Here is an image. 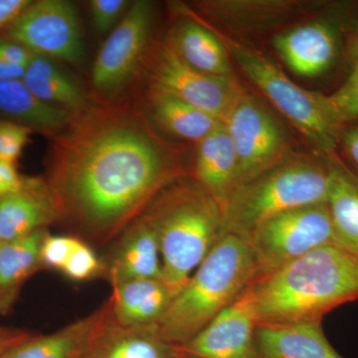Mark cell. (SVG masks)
Here are the masks:
<instances>
[{"label":"cell","instance_id":"cell-1","mask_svg":"<svg viewBox=\"0 0 358 358\" xmlns=\"http://www.w3.org/2000/svg\"><path fill=\"white\" fill-rule=\"evenodd\" d=\"M84 115L56 147L47 185L60 219L80 236L105 245L140 217L169 169L134 115Z\"/></svg>","mask_w":358,"mask_h":358},{"label":"cell","instance_id":"cell-2","mask_svg":"<svg viewBox=\"0 0 358 358\" xmlns=\"http://www.w3.org/2000/svg\"><path fill=\"white\" fill-rule=\"evenodd\" d=\"M257 326L322 324L358 300V259L336 244L313 250L247 289Z\"/></svg>","mask_w":358,"mask_h":358},{"label":"cell","instance_id":"cell-3","mask_svg":"<svg viewBox=\"0 0 358 358\" xmlns=\"http://www.w3.org/2000/svg\"><path fill=\"white\" fill-rule=\"evenodd\" d=\"M255 280L248 241L224 234L176 294L159 324L157 334L182 346L232 305Z\"/></svg>","mask_w":358,"mask_h":358},{"label":"cell","instance_id":"cell-4","mask_svg":"<svg viewBox=\"0 0 358 358\" xmlns=\"http://www.w3.org/2000/svg\"><path fill=\"white\" fill-rule=\"evenodd\" d=\"M143 215L159 238L162 281L178 294L223 236V208L199 185L169 193Z\"/></svg>","mask_w":358,"mask_h":358},{"label":"cell","instance_id":"cell-5","mask_svg":"<svg viewBox=\"0 0 358 358\" xmlns=\"http://www.w3.org/2000/svg\"><path fill=\"white\" fill-rule=\"evenodd\" d=\"M331 169L310 164L274 167L235 190L224 208V234L248 239L268 219L327 203Z\"/></svg>","mask_w":358,"mask_h":358},{"label":"cell","instance_id":"cell-6","mask_svg":"<svg viewBox=\"0 0 358 358\" xmlns=\"http://www.w3.org/2000/svg\"><path fill=\"white\" fill-rule=\"evenodd\" d=\"M233 57L244 74L267 96L301 134L324 152L336 148V126L324 96L301 88L262 54L230 43Z\"/></svg>","mask_w":358,"mask_h":358},{"label":"cell","instance_id":"cell-7","mask_svg":"<svg viewBox=\"0 0 358 358\" xmlns=\"http://www.w3.org/2000/svg\"><path fill=\"white\" fill-rule=\"evenodd\" d=\"M255 280L272 274L313 250L336 244L327 203L301 207L264 222L247 239Z\"/></svg>","mask_w":358,"mask_h":358},{"label":"cell","instance_id":"cell-8","mask_svg":"<svg viewBox=\"0 0 358 358\" xmlns=\"http://www.w3.org/2000/svg\"><path fill=\"white\" fill-rule=\"evenodd\" d=\"M3 35L32 54L52 60L79 64L84 59L83 34L77 9L66 0L31 1L4 28Z\"/></svg>","mask_w":358,"mask_h":358},{"label":"cell","instance_id":"cell-9","mask_svg":"<svg viewBox=\"0 0 358 358\" xmlns=\"http://www.w3.org/2000/svg\"><path fill=\"white\" fill-rule=\"evenodd\" d=\"M223 124L236 152V189L274 169L284 148V138L266 110L242 95Z\"/></svg>","mask_w":358,"mask_h":358},{"label":"cell","instance_id":"cell-10","mask_svg":"<svg viewBox=\"0 0 358 358\" xmlns=\"http://www.w3.org/2000/svg\"><path fill=\"white\" fill-rule=\"evenodd\" d=\"M152 88L171 94L223 122L242 96L230 76H214L194 69L173 44L162 47L152 70Z\"/></svg>","mask_w":358,"mask_h":358},{"label":"cell","instance_id":"cell-11","mask_svg":"<svg viewBox=\"0 0 358 358\" xmlns=\"http://www.w3.org/2000/svg\"><path fill=\"white\" fill-rule=\"evenodd\" d=\"M152 22L150 1H134L126 15L113 30L99 51L92 82L102 93H113L122 88L141 64L147 48Z\"/></svg>","mask_w":358,"mask_h":358},{"label":"cell","instance_id":"cell-12","mask_svg":"<svg viewBox=\"0 0 358 358\" xmlns=\"http://www.w3.org/2000/svg\"><path fill=\"white\" fill-rule=\"evenodd\" d=\"M257 322L246 292L185 345V358H262Z\"/></svg>","mask_w":358,"mask_h":358},{"label":"cell","instance_id":"cell-13","mask_svg":"<svg viewBox=\"0 0 358 358\" xmlns=\"http://www.w3.org/2000/svg\"><path fill=\"white\" fill-rule=\"evenodd\" d=\"M100 310L81 358H185L180 346L164 341L155 326H121L110 317L107 303Z\"/></svg>","mask_w":358,"mask_h":358},{"label":"cell","instance_id":"cell-14","mask_svg":"<svg viewBox=\"0 0 358 358\" xmlns=\"http://www.w3.org/2000/svg\"><path fill=\"white\" fill-rule=\"evenodd\" d=\"M60 219L48 185L25 178L20 192L0 197V243L20 239Z\"/></svg>","mask_w":358,"mask_h":358},{"label":"cell","instance_id":"cell-15","mask_svg":"<svg viewBox=\"0 0 358 358\" xmlns=\"http://www.w3.org/2000/svg\"><path fill=\"white\" fill-rule=\"evenodd\" d=\"M105 271L112 287L134 280H162L159 238L147 216L141 214L124 231Z\"/></svg>","mask_w":358,"mask_h":358},{"label":"cell","instance_id":"cell-16","mask_svg":"<svg viewBox=\"0 0 358 358\" xmlns=\"http://www.w3.org/2000/svg\"><path fill=\"white\" fill-rule=\"evenodd\" d=\"M274 46L289 69L303 77L326 72L338 52V40L331 25L312 22L277 35Z\"/></svg>","mask_w":358,"mask_h":358},{"label":"cell","instance_id":"cell-17","mask_svg":"<svg viewBox=\"0 0 358 358\" xmlns=\"http://www.w3.org/2000/svg\"><path fill=\"white\" fill-rule=\"evenodd\" d=\"M176 293L162 279H141L113 287L107 301L112 319L124 327H154L162 320Z\"/></svg>","mask_w":358,"mask_h":358},{"label":"cell","instance_id":"cell-18","mask_svg":"<svg viewBox=\"0 0 358 358\" xmlns=\"http://www.w3.org/2000/svg\"><path fill=\"white\" fill-rule=\"evenodd\" d=\"M195 176L199 185L220 204L224 212L236 189L237 157L223 122L200 141Z\"/></svg>","mask_w":358,"mask_h":358},{"label":"cell","instance_id":"cell-19","mask_svg":"<svg viewBox=\"0 0 358 358\" xmlns=\"http://www.w3.org/2000/svg\"><path fill=\"white\" fill-rule=\"evenodd\" d=\"M256 341L262 358H345L331 345L322 324L258 327Z\"/></svg>","mask_w":358,"mask_h":358},{"label":"cell","instance_id":"cell-20","mask_svg":"<svg viewBox=\"0 0 358 358\" xmlns=\"http://www.w3.org/2000/svg\"><path fill=\"white\" fill-rule=\"evenodd\" d=\"M0 114L8 121L50 133L69 128L77 117L42 102L22 80H0Z\"/></svg>","mask_w":358,"mask_h":358},{"label":"cell","instance_id":"cell-21","mask_svg":"<svg viewBox=\"0 0 358 358\" xmlns=\"http://www.w3.org/2000/svg\"><path fill=\"white\" fill-rule=\"evenodd\" d=\"M47 234L46 229H41L0 243V315L11 310L23 284L43 268L41 246Z\"/></svg>","mask_w":358,"mask_h":358},{"label":"cell","instance_id":"cell-22","mask_svg":"<svg viewBox=\"0 0 358 358\" xmlns=\"http://www.w3.org/2000/svg\"><path fill=\"white\" fill-rule=\"evenodd\" d=\"M22 81L42 102L75 115L88 112L84 92L52 59L33 54Z\"/></svg>","mask_w":358,"mask_h":358},{"label":"cell","instance_id":"cell-23","mask_svg":"<svg viewBox=\"0 0 358 358\" xmlns=\"http://www.w3.org/2000/svg\"><path fill=\"white\" fill-rule=\"evenodd\" d=\"M100 308L47 336H34L11 346L0 358H81L100 317Z\"/></svg>","mask_w":358,"mask_h":358},{"label":"cell","instance_id":"cell-24","mask_svg":"<svg viewBox=\"0 0 358 358\" xmlns=\"http://www.w3.org/2000/svg\"><path fill=\"white\" fill-rule=\"evenodd\" d=\"M327 208L336 244L358 259V178L341 166H331Z\"/></svg>","mask_w":358,"mask_h":358},{"label":"cell","instance_id":"cell-25","mask_svg":"<svg viewBox=\"0 0 358 358\" xmlns=\"http://www.w3.org/2000/svg\"><path fill=\"white\" fill-rule=\"evenodd\" d=\"M152 106L160 126L185 140L200 143L223 122L159 89L152 88Z\"/></svg>","mask_w":358,"mask_h":358},{"label":"cell","instance_id":"cell-26","mask_svg":"<svg viewBox=\"0 0 358 358\" xmlns=\"http://www.w3.org/2000/svg\"><path fill=\"white\" fill-rule=\"evenodd\" d=\"M173 46L194 69L214 76H230L229 59L223 44L201 25L187 22L181 26Z\"/></svg>","mask_w":358,"mask_h":358},{"label":"cell","instance_id":"cell-27","mask_svg":"<svg viewBox=\"0 0 358 358\" xmlns=\"http://www.w3.org/2000/svg\"><path fill=\"white\" fill-rule=\"evenodd\" d=\"M327 109L336 124L358 119V67L333 95L324 96Z\"/></svg>","mask_w":358,"mask_h":358},{"label":"cell","instance_id":"cell-28","mask_svg":"<svg viewBox=\"0 0 358 358\" xmlns=\"http://www.w3.org/2000/svg\"><path fill=\"white\" fill-rule=\"evenodd\" d=\"M106 266L86 242L79 240L66 262L62 272L71 280L85 281L105 271Z\"/></svg>","mask_w":358,"mask_h":358},{"label":"cell","instance_id":"cell-29","mask_svg":"<svg viewBox=\"0 0 358 358\" xmlns=\"http://www.w3.org/2000/svg\"><path fill=\"white\" fill-rule=\"evenodd\" d=\"M33 129L7 120H0V157L15 164L30 141Z\"/></svg>","mask_w":358,"mask_h":358},{"label":"cell","instance_id":"cell-30","mask_svg":"<svg viewBox=\"0 0 358 358\" xmlns=\"http://www.w3.org/2000/svg\"><path fill=\"white\" fill-rule=\"evenodd\" d=\"M79 240L77 237L47 234L41 246L43 268L62 271Z\"/></svg>","mask_w":358,"mask_h":358},{"label":"cell","instance_id":"cell-31","mask_svg":"<svg viewBox=\"0 0 358 358\" xmlns=\"http://www.w3.org/2000/svg\"><path fill=\"white\" fill-rule=\"evenodd\" d=\"M129 3L126 0H92L90 8L96 31L106 33L113 29Z\"/></svg>","mask_w":358,"mask_h":358},{"label":"cell","instance_id":"cell-32","mask_svg":"<svg viewBox=\"0 0 358 358\" xmlns=\"http://www.w3.org/2000/svg\"><path fill=\"white\" fill-rule=\"evenodd\" d=\"M25 178L16 171L13 162L0 157V197L20 192Z\"/></svg>","mask_w":358,"mask_h":358},{"label":"cell","instance_id":"cell-33","mask_svg":"<svg viewBox=\"0 0 358 358\" xmlns=\"http://www.w3.org/2000/svg\"><path fill=\"white\" fill-rule=\"evenodd\" d=\"M33 54L21 45L6 38H0V59L27 67Z\"/></svg>","mask_w":358,"mask_h":358},{"label":"cell","instance_id":"cell-34","mask_svg":"<svg viewBox=\"0 0 358 358\" xmlns=\"http://www.w3.org/2000/svg\"><path fill=\"white\" fill-rule=\"evenodd\" d=\"M30 3V0H0V30L10 24Z\"/></svg>","mask_w":358,"mask_h":358},{"label":"cell","instance_id":"cell-35","mask_svg":"<svg viewBox=\"0 0 358 358\" xmlns=\"http://www.w3.org/2000/svg\"><path fill=\"white\" fill-rule=\"evenodd\" d=\"M32 334L21 329H4L0 327V355H2L11 346L17 345L24 339L29 338Z\"/></svg>","mask_w":358,"mask_h":358},{"label":"cell","instance_id":"cell-36","mask_svg":"<svg viewBox=\"0 0 358 358\" xmlns=\"http://www.w3.org/2000/svg\"><path fill=\"white\" fill-rule=\"evenodd\" d=\"M25 72V66L13 64L0 59V80H22Z\"/></svg>","mask_w":358,"mask_h":358},{"label":"cell","instance_id":"cell-37","mask_svg":"<svg viewBox=\"0 0 358 358\" xmlns=\"http://www.w3.org/2000/svg\"><path fill=\"white\" fill-rule=\"evenodd\" d=\"M343 141H345L346 152L358 166V129H352L345 133Z\"/></svg>","mask_w":358,"mask_h":358},{"label":"cell","instance_id":"cell-38","mask_svg":"<svg viewBox=\"0 0 358 358\" xmlns=\"http://www.w3.org/2000/svg\"><path fill=\"white\" fill-rule=\"evenodd\" d=\"M352 56L355 58V67H358V40L352 47Z\"/></svg>","mask_w":358,"mask_h":358}]
</instances>
